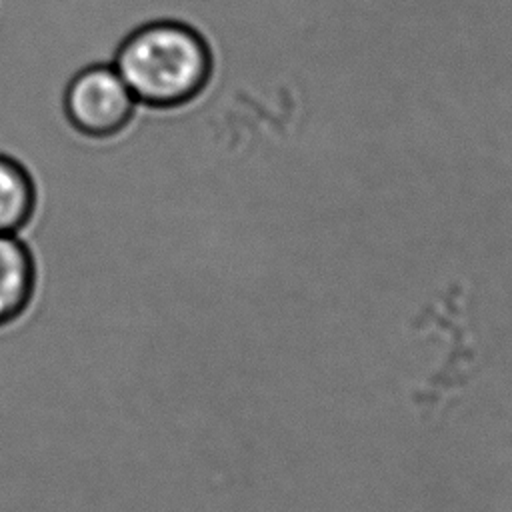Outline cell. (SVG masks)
Masks as SVG:
<instances>
[{"label": "cell", "mask_w": 512, "mask_h": 512, "mask_svg": "<svg viewBox=\"0 0 512 512\" xmlns=\"http://www.w3.org/2000/svg\"><path fill=\"white\" fill-rule=\"evenodd\" d=\"M112 64L138 104L168 110L194 102L208 88L216 56L200 28L164 18L134 28Z\"/></svg>", "instance_id": "1"}, {"label": "cell", "mask_w": 512, "mask_h": 512, "mask_svg": "<svg viewBox=\"0 0 512 512\" xmlns=\"http://www.w3.org/2000/svg\"><path fill=\"white\" fill-rule=\"evenodd\" d=\"M62 106L80 134L110 138L132 122L138 102L114 64H90L70 78Z\"/></svg>", "instance_id": "2"}, {"label": "cell", "mask_w": 512, "mask_h": 512, "mask_svg": "<svg viewBox=\"0 0 512 512\" xmlns=\"http://www.w3.org/2000/svg\"><path fill=\"white\" fill-rule=\"evenodd\" d=\"M36 260L18 234H0V328L18 320L36 294Z\"/></svg>", "instance_id": "3"}, {"label": "cell", "mask_w": 512, "mask_h": 512, "mask_svg": "<svg viewBox=\"0 0 512 512\" xmlns=\"http://www.w3.org/2000/svg\"><path fill=\"white\" fill-rule=\"evenodd\" d=\"M36 204V184L26 166L0 154V234L22 232L34 218Z\"/></svg>", "instance_id": "4"}]
</instances>
